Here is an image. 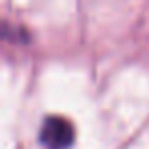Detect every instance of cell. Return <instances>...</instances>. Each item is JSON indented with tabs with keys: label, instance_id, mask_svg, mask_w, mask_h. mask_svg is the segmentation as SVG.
Listing matches in <instances>:
<instances>
[{
	"label": "cell",
	"instance_id": "1",
	"mask_svg": "<svg viewBox=\"0 0 149 149\" xmlns=\"http://www.w3.org/2000/svg\"><path fill=\"white\" fill-rule=\"evenodd\" d=\"M74 137V127L63 116H49L41 127V143L47 149H70Z\"/></svg>",
	"mask_w": 149,
	"mask_h": 149
}]
</instances>
